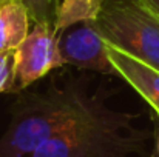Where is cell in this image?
<instances>
[{
	"mask_svg": "<svg viewBox=\"0 0 159 157\" xmlns=\"http://www.w3.org/2000/svg\"><path fill=\"white\" fill-rule=\"evenodd\" d=\"M94 99L96 96H88L79 82L19 97L12 106V119L0 137V157H31L80 117Z\"/></svg>",
	"mask_w": 159,
	"mask_h": 157,
	"instance_id": "cell-1",
	"label": "cell"
},
{
	"mask_svg": "<svg viewBox=\"0 0 159 157\" xmlns=\"http://www.w3.org/2000/svg\"><path fill=\"white\" fill-rule=\"evenodd\" d=\"M133 114L108 109L96 96L91 106L71 125L45 142L31 157H127L139 148L142 136L130 129Z\"/></svg>",
	"mask_w": 159,
	"mask_h": 157,
	"instance_id": "cell-2",
	"label": "cell"
},
{
	"mask_svg": "<svg viewBox=\"0 0 159 157\" xmlns=\"http://www.w3.org/2000/svg\"><path fill=\"white\" fill-rule=\"evenodd\" d=\"M104 40L159 71V19L131 0H101L93 22Z\"/></svg>",
	"mask_w": 159,
	"mask_h": 157,
	"instance_id": "cell-3",
	"label": "cell"
},
{
	"mask_svg": "<svg viewBox=\"0 0 159 157\" xmlns=\"http://www.w3.org/2000/svg\"><path fill=\"white\" fill-rule=\"evenodd\" d=\"M65 65L53 25L36 23L14 52V72L8 93H22L31 83Z\"/></svg>",
	"mask_w": 159,
	"mask_h": 157,
	"instance_id": "cell-4",
	"label": "cell"
},
{
	"mask_svg": "<svg viewBox=\"0 0 159 157\" xmlns=\"http://www.w3.org/2000/svg\"><path fill=\"white\" fill-rule=\"evenodd\" d=\"M59 50L65 65L102 74H114L107 54L105 40L93 22L74 25L59 34Z\"/></svg>",
	"mask_w": 159,
	"mask_h": 157,
	"instance_id": "cell-5",
	"label": "cell"
},
{
	"mask_svg": "<svg viewBox=\"0 0 159 157\" xmlns=\"http://www.w3.org/2000/svg\"><path fill=\"white\" fill-rule=\"evenodd\" d=\"M114 76L125 80L159 116V71L105 42Z\"/></svg>",
	"mask_w": 159,
	"mask_h": 157,
	"instance_id": "cell-6",
	"label": "cell"
},
{
	"mask_svg": "<svg viewBox=\"0 0 159 157\" xmlns=\"http://www.w3.org/2000/svg\"><path fill=\"white\" fill-rule=\"evenodd\" d=\"M31 15L20 0H0V52H14L30 34Z\"/></svg>",
	"mask_w": 159,
	"mask_h": 157,
	"instance_id": "cell-7",
	"label": "cell"
},
{
	"mask_svg": "<svg viewBox=\"0 0 159 157\" xmlns=\"http://www.w3.org/2000/svg\"><path fill=\"white\" fill-rule=\"evenodd\" d=\"M99 11L101 0H62L54 29L57 34H62L74 25L94 22L98 19Z\"/></svg>",
	"mask_w": 159,
	"mask_h": 157,
	"instance_id": "cell-8",
	"label": "cell"
},
{
	"mask_svg": "<svg viewBox=\"0 0 159 157\" xmlns=\"http://www.w3.org/2000/svg\"><path fill=\"white\" fill-rule=\"evenodd\" d=\"M20 2L26 6L34 25L48 23L54 26L59 6H60V0H20Z\"/></svg>",
	"mask_w": 159,
	"mask_h": 157,
	"instance_id": "cell-9",
	"label": "cell"
},
{
	"mask_svg": "<svg viewBox=\"0 0 159 157\" xmlns=\"http://www.w3.org/2000/svg\"><path fill=\"white\" fill-rule=\"evenodd\" d=\"M14 52H0V93H8L11 86L14 72Z\"/></svg>",
	"mask_w": 159,
	"mask_h": 157,
	"instance_id": "cell-10",
	"label": "cell"
},
{
	"mask_svg": "<svg viewBox=\"0 0 159 157\" xmlns=\"http://www.w3.org/2000/svg\"><path fill=\"white\" fill-rule=\"evenodd\" d=\"M131 2H134L141 8L148 11L152 15H155L156 19H159V0H131Z\"/></svg>",
	"mask_w": 159,
	"mask_h": 157,
	"instance_id": "cell-11",
	"label": "cell"
},
{
	"mask_svg": "<svg viewBox=\"0 0 159 157\" xmlns=\"http://www.w3.org/2000/svg\"><path fill=\"white\" fill-rule=\"evenodd\" d=\"M150 157H159V154H156V153H155V154H152Z\"/></svg>",
	"mask_w": 159,
	"mask_h": 157,
	"instance_id": "cell-12",
	"label": "cell"
},
{
	"mask_svg": "<svg viewBox=\"0 0 159 157\" xmlns=\"http://www.w3.org/2000/svg\"><path fill=\"white\" fill-rule=\"evenodd\" d=\"M158 154H159V139H158Z\"/></svg>",
	"mask_w": 159,
	"mask_h": 157,
	"instance_id": "cell-13",
	"label": "cell"
}]
</instances>
